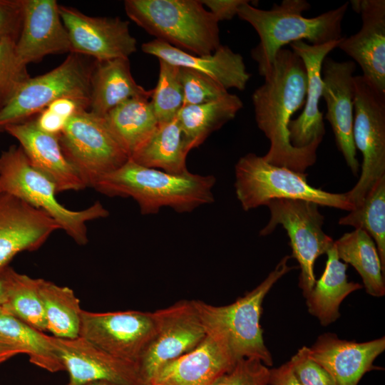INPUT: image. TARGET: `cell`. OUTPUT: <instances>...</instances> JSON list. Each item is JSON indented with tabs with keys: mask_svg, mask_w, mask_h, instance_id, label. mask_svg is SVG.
I'll list each match as a JSON object with an SVG mask.
<instances>
[{
	"mask_svg": "<svg viewBox=\"0 0 385 385\" xmlns=\"http://www.w3.org/2000/svg\"><path fill=\"white\" fill-rule=\"evenodd\" d=\"M46 108L68 119L77 113L88 111L89 104L74 98H61L52 102Z\"/></svg>",
	"mask_w": 385,
	"mask_h": 385,
	"instance_id": "cell-42",
	"label": "cell"
},
{
	"mask_svg": "<svg viewBox=\"0 0 385 385\" xmlns=\"http://www.w3.org/2000/svg\"><path fill=\"white\" fill-rule=\"evenodd\" d=\"M81 385H119V384H117L111 381H108L98 380V381H88V382L82 384Z\"/></svg>",
	"mask_w": 385,
	"mask_h": 385,
	"instance_id": "cell-47",
	"label": "cell"
},
{
	"mask_svg": "<svg viewBox=\"0 0 385 385\" xmlns=\"http://www.w3.org/2000/svg\"><path fill=\"white\" fill-rule=\"evenodd\" d=\"M214 175L188 172L174 175L146 168L129 159L118 169L100 178L92 187L108 197H131L142 215H155L163 207L190 212L215 201Z\"/></svg>",
	"mask_w": 385,
	"mask_h": 385,
	"instance_id": "cell-2",
	"label": "cell"
},
{
	"mask_svg": "<svg viewBox=\"0 0 385 385\" xmlns=\"http://www.w3.org/2000/svg\"><path fill=\"white\" fill-rule=\"evenodd\" d=\"M237 361L207 336L197 347L162 366L145 385H212Z\"/></svg>",
	"mask_w": 385,
	"mask_h": 385,
	"instance_id": "cell-24",
	"label": "cell"
},
{
	"mask_svg": "<svg viewBox=\"0 0 385 385\" xmlns=\"http://www.w3.org/2000/svg\"><path fill=\"white\" fill-rule=\"evenodd\" d=\"M0 341L19 349L29 361L50 372L64 371L49 336L18 319L0 306Z\"/></svg>",
	"mask_w": 385,
	"mask_h": 385,
	"instance_id": "cell-31",
	"label": "cell"
},
{
	"mask_svg": "<svg viewBox=\"0 0 385 385\" xmlns=\"http://www.w3.org/2000/svg\"><path fill=\"white\" fill-rule=\"evenodd\" d=\"M127 16L155 39L197 56L221 45L218 21L197 0H125Z\"/></svg>",
	"mask_w": 385,
	"mask_h": 385,
	"instance_id": "cell-5",
	"label": "cell"
},
{
	"mask_svg": "<svg viewBox=\"0 0 385 385\" xmlns=\"http://www.w3.org/2000/svg\"><path fill=\"white\" fill-rule=\"evenodd\" d=\"M334 245L339 260L351 265L359 274L366 293L376 297L384 296V271L371 236L357 228L334 241Z\"/></svg>",
	"mask_w": 385,
	"mask_h": 385,
	"instance_id": "cell-30",
	"label": "cell"
},
{
	"mask_svg": "<svg viewBox=\"0 0 385 385\" xmlns=\"http://www.w3.org/2000/svg\"><path fill=\"white\" fill-rule=\"evenodd\" d=\"M270 369L255 358L238 360L212 385H270Z\"/></svg>",
	"mask_w": 385,
	"mask_h": 385,
	"instance_id": "cell-38",
	"label": "cell"
},
{
	"mask_svg": "<svg viewBox=\"0 0 385 385\" xmlns=\"http://www.w3.org/2000/svg\"><path fill=\"white\" fill-rule=\"evenodd\" d=\"M3 106V102L0 99V108L2 107Z\"/></svg>",
	"mask_w": 385,
	"mask_h": 385,
	"instance_id": "cell-48",
	"label": "cell"
},
{
	"mask_svg": "<svg viewBox=\"0 0 385 385\" xmlns=\"http://www.w3.org/2000/svg\"><path fill=\"white\" fill-rule=\"evenodd\" d=\"M59 14L71 43V53L96 61L129 58L137 50L129 21L119 17H93L78 9L59 5Z\"/></svg>",
	"mask_w": 385,
	"mask_h": 385,
	"instance_id": "cell-14",
	"label": "cell"
},
{
	"mask_svg": "<svg viewBox=\"0 0 385 385\" xmlns=\"http://www.w3.org/2000/svg\"><path fill=\"white\" fill-rule=\"evenodd\" d=\"M19 354H22L19 349L0 341V364Z\"/></svg>",
	"mask_w": 385,
	"mask_h": 385,
	"instance_id": "cell-45",
	"label": "cell"
},
{
	"mask_svg": "<svg viewBox=\"0 0 385 385\" xmlns=\"http://www.w3.org/2000/svg\"><path fill=\"white\" fill-rule=\"evenodd\" d=\"M152 314L155 334L138 363L143 385L162 366L192 350L207 337L193 300H180Z\"/></svg>",
	"mask_w": 385,
	"mask_h": 385,
	"instance_id": "cell-12",
	"label": "cell"
},
{
	"mask_svg": "<svg viewBox=\"0 0 385 385\" xmlns=\"http://www.w3.org/2000/svg\"><path fill=\"white\" fill-rule=\"evenodd\" d=\"M339 224L362 229L371 236L385 271V176L373 185L359 206L339 220Z\"/></svg>",
	"mask_w": 385,
	"mask_h": 385,
	"instance_id": "cell-34",
	"label": "cell"
},
{
	"mask_svg": "<svg viewBox=\"0 0 385 385\" xmlns=\"http://www.w3.org/2000/svg\"><path fill=\"white\" fill-rule=\"evenodd\" d=\"M270 385H302L296 377L289 361L270 369Z\"/></svg>",
	"mask_w": 385,
	"mask_h": 385,
	"instance_id": "cell-44",
	"label": "cell"
},
{
	"mask_svg": "<svg viewBox=\"0 0 385 385\" xmlns=\"http://www.w3.org/2000/svg\"><path fill=\"white\" fill-rule=\"evenodd\" d=\"M350 2L362 26L357 33L343 36L337 48L359 65L363 78L374 90L385 95V1Z\"/></svg>",
	"mask_w": 385,
	"mask_h": 385,
	"instance_id": "cell-18",
	"label": "cell"
},
{
	"mask_svg": "<svg viewBox=\"0 0 385 385\" xmlns=\"http://www.w3.org/2000/svg\"><path fill=\"white\" fill-rule=\"evenodd\" d=\"M23 19V0H0V41H17Z\"/></svg>",
	"mask_w": 385,
	"mask_h": 385,
	"instance_id": "cell-40",
	"label": "cell"
},
{
	"mask_svg": "<svg viewBox=\"0 0 385 385\" xmlns=\"http://www.w3.org/2000/svg\"><path fill=\"white\" fill-rule=\"evenodd\" d=\"M93 65L83 55L70 53L59 66L30 77L0 108V133L13 124L31 119L61 98L89 104Z\"/></svg>",
	"mask_w": 385,
	"mask_h": 385,
	"instance_id": "cell-8",
	"label": "cell"
},
{
	"mask_svg": "<svg viewBox=\"0 0 385 385\" xmlns=\"http://www.w3.org/2000/svg\"><path fill=\"white\" fill-rule=\"evenodd\" d=\"M356 63L326 57L322 64V93L327 106L325 119L334 133L336 145L352 173L357 176L360 164L353 138Z\"/></svg>",
	"mask_w": 385,
	"mask_h": 385,
	"instance_id": "cell-15",
	"label": "cell"
},
{
	"mask_svg": "<svg viewBox=\"0 0 385 385\" xmlns=\"http://www.w3.org/2000/svg\"><path fill=\"white\" fill-rule=\"evenodd\" d=\"M16 43L9 38L0 41V99L3 105L31 77L27 66L18 57Z\"/></svg>",
	"mask_w": 385,
	"mask_h": 385,
	"instance_id": "cell-36",
	"label": "cell"
},
{
	"mask_svg": "<svg viewBox=\"0 0 385 385\" xmlns=\"http://www.w3.org/2000/svg\"><path fill=\"white\" fill-rule=\"evenodd\" d=\"M59 229L45 211L0 193V274L18 253L38 250Z\"/></svg>",
	"mask_w": 385,
	"mask_h": 385,
	"instance_id": "cell-17",
	"label": "cell"
},
{
	"mask_svg": "<svg viewBox=\"0 0 385 385\" xmlns=\"http://www.w3.org/2000/svg\"><path fill=\"white\" fill-rule=\"evenodd\" d=\"M270 219L260 230L261 236L271 234L279 225L287 231L295 258L301 270L299 286L306 297L314 286L316 260L332 246L333 239L322 230L324 217L317 203L292 199H274L266 205Z\"/></svg>",
	"mask_w": 385,
	"mask_h": 385,
	"instance_id": "cell-10",
	"label": "cell"
},
{
	"mask_svg": "<svg viewBox=\"0 0 385 385\" xmlns=\"http://www.w3.org/2000/svg\"><path fill=\"white\" fill-rule=\"evenodd\" d=\"M302 385H337L329 372L309 357L303 346L289 361Z\"/></svg>",
	"mask_w": 385,
	"mask_h": 385,
	"instance_id": "cell-39",
	"label": "cell"
},
{
	"mask_svg": "<svg viewBox=\"0 0 385 385\" xmlns=\"http://www.w3.org/2000/svg\"><path fill=\"white\" fill-rule=\"evenodd\" d=\"M0 193L13 195L48 213L74 242H88L87 222L108 216L98 201L81 210H71L56 199L55 185L34 168L20 145H11L0 153Z\"/></svg>",
	"mask_w": 385,
	"mask_h": 385,
	"instance_id": "cell-6",
	"label": "cell"
},
{
	"mask_svg": "<svg viewBox=\"0 0 385 385\" xmlns=\"http://www.w3.org/2000/svg\"><path fill=\"white\" fill-rule=\"evenodd\" d=\"M183 106L199 105L218 100L228 93L222 85L196 71L180 67Z\"/></svg>",
	"mask_w": 385,
	"mask_h": 385,
	"instance_id": "cell-37",
	"label": "cell"
},
{
	"mask_svg": "<svg viewBox=\"0 0 385 385\" xmlns=\"http://www.w3.org/2000/svg\"><path fill=\"white\" fill-rule=\"evenodd\" d=\"M6 282L3 272L0 274V306H2L6 298Z\"/></svg>",
	"mask_w": 385,
	"mask_h": 385,
	"instance_id": "cell-46",
	"label": "cell"
},
{
	"mask_svg": "<svg viewBox=\"0 0 385 385\" xmlns=\"http://www.w3.org/2000/svg\"><path fill=\"white\" fill-rule=\"evenodd\" d=\"M39 293L43 305L47 331L63 339L79 337L83 309L73 291L39 278Z\"/></svg>",
	"mask_w": 385,
	"mask_h": 385,
	"instance_id": "cell-32",
	"label": "cell"
},
{
	"mask_svg": "<svg viewBox=\"0 0 385 385\" xmlns=\"http://www.w3.org/2000/svg\"><path fill=\"white\" fill-rule=\"evenodd\" d=\"M385 350V337L356 342L339 339L333 333L318 337L307 347L310 359L332 376L337 385H357L371 371L374 360Z\"/></svg>",
	"mask_w": 385,
	"mask_h": 385,
	"instance_id": "cell-21",
	"label": "cell"
},
{
	"mask_svg": "<svg viewBox=\"0 0 385 385\" xmlns=\"http://www.w3.org/2000/svg\"><path fill=\"white\" fill-rule=\"evenodd\" d=\"M4 132L19 141L31 165L55 185L57 193L78 191L87 187L66 158L58 135L41 130L34 118L10 125Z\"/></svg>",
	"mask_w": 385,
	"mask_h": 385,
	"instance_id": "cell-20",
	"label": "cell"
},
{
	"mask_svg": "<svg viewBox=\"0 0 385 385\" xmlns=\"http://www.w3.org/2000/svg\"><path fill=\"white\" fill-rule=\"evenodd\" d=\"M16 51L27 66L50 54L71 53L69 36L56 0H23V19Z\"/></svg>",
	"mask_w": 385,
	"mask_h": 385,
	"instance_id": "cell-19",
	"label": "cell"
},
{
	"mask_svg": "<svg viewBox=\"0 0 385 385\" xmlns=\"http://www.w3.org/2000/svg\"><path fill=\"white\" fill-rule=\"evenodd\" d=\"M326 254L325 269L305 297L309 313L317 317L322 326L334 322L340 316L339 309L342 301L362 288L361 284L348 280L347 264L338 257L334 243Z\"/></svg>",
	"mask_w": 385,
	"mask_h": 385,
	"instance_id": "cell-26",
	"label": "cell"
},
{
	"mask_svg": "<svg viewBox=\"0 0 385 385\" xmlns=\"http://www.w3.org/2000/svg\"><path fill=\"white\" fill-rule=\"evenodd\" d=\"M290 258L284 256L259 285L230 304L215 306L193 300L206 335L222 346L235 361L255 358L267 366L272 365L260 322L262 302L273 285L294 268L287 265Z\"/></svg>",
	"mask_w": 385,
	"mask_h": 385,
	"instance_id": "cell-4",
	"label": "cell"
},
{
	"mask_svg": "<svg viewBox=\"0 0 385 385\" xmlns=\"http://www.w3.org/2000/svg\"><path fill=\"white\" fill-rule=\"evenodd\" d=\"M340 40L322 45H312L304 41L289 43L292 51L303 61L307 76L303 110L288 125L290 143L296 148H305L314 142L321 143L325 135L323 113L319 110L322 93V64L327 54L337 48Z\"/></svg>",
	"mask_w": 385,
	"mask_h": 385,
	"instance_id": "cell-22",
	"label": "cell"
},
{
	"mask_svg": "<svg viewBox=\"0 0 385 385\" xmlns=\"http://www.w3.org/2000/svg\"><path fill=\"white\" fill-rule=\"evenodd\" d=\"M154 334L152 312H82L79 336L125 361L138 365Z\"/></svg>",
	"mask_w": 385,
	"mask_h": 385,
	"instance_id": "cell-13",
	"label": "cell"
},
{
	"mask_svg": "<svg viewBox=\"0 0 385 385\" xmlns=\"http://www.w3.org/2000/svg\"><path fill=\"white\" fill-rule=\"evenodd\" d=\"M235 188L245 211L266 205L274 199L311 201L318 205L351 211L354 205L346 193H332L310 185L307 173L266 162L262 156L247 153L235 167Z\"/></svg>",
	"mask_w": 385,
	"mask_h": 385,
	"instance_id": "cell-7",
	"label": "cell"
},
{
	"mask_svg": "<svg viewBox=\"0 0 385 385\" xmlns=\"http://www.w3.org/2000/svg\"><path fill=\"white\" fill-rule=\"evenodd\" d=\"M61 149L87 187L124 165L129 157L103 117L89 111L68 118L58 135Z\"/></svg>",
	"mask_w": 385,
	"mask_h": 385,
	"instance_id": "cell-9",
	"label": "cell"
},
{
	"mask_svg": "<svg viewBox=\"0 0 385 385\" xmlns=\"http://www.w3.org/2000/svg\"><path fill=\"white\" fill-rule=\"evenodd\" d=\"M141 48L144 53L174 66L205 74L226 90H245L251 77L246 69L242 56L227 46L220 45L212 53L202 56L187 53L158 39L144 43Z\"/></svg>",
	"mask_w": 385,
	"mask_h": 385,
	"instance_id": "cell-23",
	"label": "cell"
},
{
	"mask_svg": "<svg viewBox=\"0 0 385 385\" xmlns=\"http://www.w3.org/2000/svg\"><path fill=\"white\" fill-rule=\"evenodd\" d=\"M3 274L6 282L3 309L36 329L43 332L47 331L39 293V278L20 274L10 267H6Z\"/></svg>",
	"mask_w": 385,
	"mask_h": 385,
	"instance_id": "cell-33",
	"label": "cell"
},
{
	"mask_svg": "<svg viewBox=\"0 0 385 385\" xmlns=\"http://www.w3.org/2000/svg\"><path fill=\"white\" fill-rule=\"evenodd\" d=\"M153 89L146 90L134 80L129 58L96 61L91 76L89 111L104 117L122 103L132 98H150Z\"/></svg>",
	"mask_w": 385,
	"mask_h": 385,
	"instance_id": "cell-25",
	"label": "cell"
},
{
	"mask_svg": "<svg viewBox=\"0 0 385 385\" xmlns=\"http://www.w3.org/2000/svg\"><path fill=\"white\" fill-rule=\"evenodd\" d=\"M159 60L157 85L153 89L150 103L159 123L174 120L183 106V92L180 67Z\"/></svg>",
	"mask_w": 385,
	"mask_h": 385,
	"instance_id": "cell-35",
	"label": "cell"
},
{
	"mask_svg": "<svg viewBox=\"0 0 385 385\" xmlns=\"http://www.w3.org/2000/svg\"><path fill=\"white\" fill-rule=\"evenodd\" d=\"M242 107L241 99L230 93L214 101L183 106L176 118L187 151L199 147L212 133L232 120Z\"/></svg>",
	"mask_w": 385,
	"mask_h": 385,
	"instance_id": "cell-27",
	"label": "cell"
},
{
	"mask_svg": "<svg viewBox=\"0 0 385 385\" xmlns=\"http://www.w3.org/2000/svg\"><path fill=\"white\" fill-rule=\"evenodd\" d=\"M184 137L177 118L159 123L150 138L129 159L146 168L174 175L188 171Z\"/></svg>",
	"mask_w": 385,
	"mask_h": 385,
	"instance_id": "cell-28",
	"label": "cell"
},
{
	"mask_svg": "<svg viewBox=\"0 0 385 385\" xmlns=\"http://www.w3.org/2000/svg\"><path fill=\"white\" fill-rule=\"evenodd\" d=\"M103 118L129 158L159 125L150 101L146 98L126 101Z\"/></svg>",
	"mask_w": 385,
	"mask_h": 385,
	"instance_id": "cell-29",
	"label": "cell"
},
{
	"mask_svg": "<svg viewBox=\"0 0 385 385\" xmlns=\"http://www.w3.org/2000/svg\"><path fill=\"white\" fill-rule=\"evenodd\" d=\"M349 5L347 1L315 17L307 18L303 12L310 9V4L306 0H283L267 10L255 7L246 1L240 6L237 16L249 23L259 36V43L251 51L259 73L265 75L277 53L288 43L305 40L312 45H322L340 40L343 37L342 24Z\"/></svg>",
	"mask_w": 385,
	"mask_h": 385,
	"instance_id": "cell-3",
	"label": "cell"
},
{
	"mask_svg": "<svg viewBox=\"0 0 385 385\" xmlns=\"http://www.w3.org/2000/svg\"><path fill=\"white\" fill-rule=\"evenodd\" d=\"M34 119L41 130L54 135H60L68 120L47 108L39 113Z\"/></svg>",
	"mask_w": 385,
	"mask_h": 385,
	"instance_id": "cell-43",
	"label": "cell"
},
{
	"mask_svg": "<svg viewBox=\"0 0 385 385\" xmlns=\"http://www.w3.org/2000/svg\"><path fill=\"white\" fill-rule=\"evenodd\" d=\"M263 77L264 83L252 96L256 123L270 143L262 158L274 165L304 173L315 163L321 143L296 148L289 140L291 118L305 103L307 76L304 63L292 50L282 48Z\"/></svg>",
	"mask_w": 385,
	"mask_h": 385,
	"instance_id": "cell-1",
	"label": "cell"
},
{
	"mask_svg": "<svg viewBox=\"0 0 385 385\" xmlns=\"http://www.w3.org/2000/svg\"><path fill=\"white\" fill-rule=\"evenodd\" d=\"M247 0H202V5L209 9V11L217 21L231 20L237 14L240 6Z\"/></svg>",
	"mask_w": 385,
	"mask_h": 385,
	"instance_id": "cell-41",
	"label": "cell"
},
{
	"mask_svg": "<svg viewBox=\"0 0 385 385\" xmlns=\"http://www.w3.org/2000/svg\"><path fill=\"white\" fill-rule=\"evenodd\" d=\"M354 82L353 138L363 160L358 182L346 193L356 207L385 176V95L374 90L362 76H355Z\"/></svg>",
	"mask_w": 385,
	"mask_h": 385,
	"instance_id": "cell-11",
	"label": "cell"
},
{
	"mask_svg": "<svg viewBox=\"0 0 385 385\" xmlns=\"http://www.w3.org/2000/svg\"><path fill=\"white\" fill-rule=\"evenodd\" d=\"M49 339L69 374L68 385L98 380L119 385H143L137 364L118 359L80 336L72 339L49 336Z\"/></svg>",
	"mask_w": 385,
	"mask_h": 385,
	"instance_id": "cell-16",
	"label": "cell"
}]
</instances>
